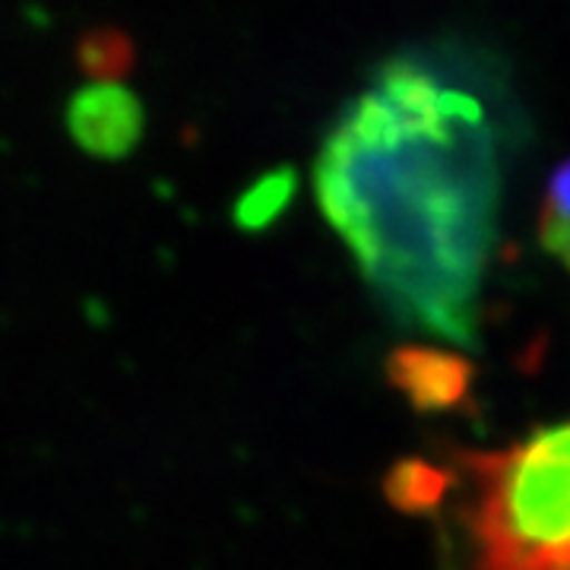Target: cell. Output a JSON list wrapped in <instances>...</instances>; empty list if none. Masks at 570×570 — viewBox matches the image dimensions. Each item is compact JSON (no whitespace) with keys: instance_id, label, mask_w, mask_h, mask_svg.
<instances>
[{"instance_id":"cell-1","label":"cell","mask_w":570,"mask_h":570,"mask_svg":"<svg viewBox=\"0 0 570 570\" xmlns=\"http://www.w3.org/2000/svg\"><path fill=\"white\" fill-rule=\"evenodd\" d=\"M504 140L489 102L444 67L396 58L330 127L314 194L390 314L444 343L479 340Z\"/></svg>"},{"instance_id":"cell-2","label":"cell","mask_w":570,"mask_h":570,"mask_svg":"<svg viewBox=\"0 0 570 570\" xmlns=\"http://www.w3.org/2000/svg\"><path fill=\"white\" fill-rule=\"evenodd\" d=\"M463 460L475 570H570V422Z\"/></svg>"},{"instance_id":"cell-3","label":"cell","mask_w":570,"mask_h":570,"mask_svg":"<svg viewBox=\"0 0 570 570\" xmlns=\"http://www.w3.org/2000/svg\"><path fill=\"white\" fill-rule=\"evenodd\" d=\"M67 121L86 149L99 156H118L140 137L142 111L134 92L118 82L99 80L73 96Z\"/></svg>"},{"instance_id":"cell-4","label":"cell","mask_w":570,"mask_h":570,"mask_svg":"<svg viewBox=\"0 0 570 570\" xmlns=\"http://www.w3.org/2000/svg\"><path fill=\"white\" fill-rule=\"evenodd\" d=\"M390 381L419 409L441 412L463 403L472 371L463 358L441 348L409 346L390 358Z\"/></svg>"},{"instance_id":"cell-5","label":"cell","mask_w":570,"mask_h":570,"mask_svg":"<svg viewBox=\"0 0 570 570\" xmlns=\"http://www.w3.org/2000/svg\"><path fill=\"white\" fill-rule=\"evenodd\" d=\"M539 238L551 257L570 269V163L551 175L542 219H539Z\"/></svg>"},{"instance_id":"cell-6","label":"cell","mask_w":570,"mask_h":570,"mask_svg":"<svg viewBox=\"0 0 570 570\" xmlns=\"http://www.w3.org/2000/svg\"><path fill=\"white\" fill-rule=\"evenodd\" d=\"M450 479L441 469H431L425 463H406L390 475V498L403 510H428L434 508L448 494Z\"/></svg>"}]
</instances>
